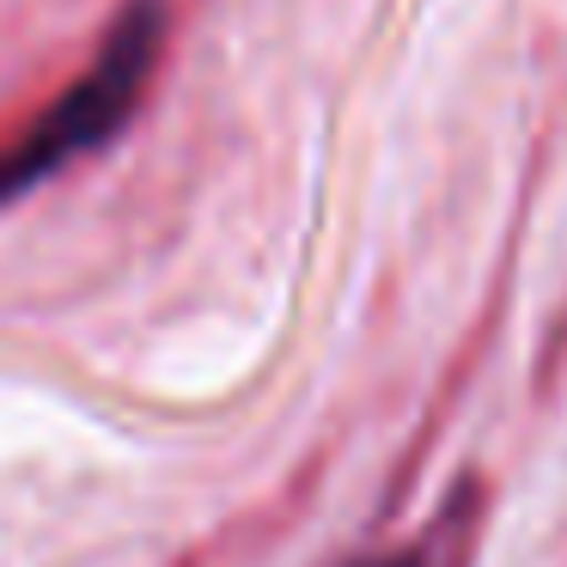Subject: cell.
<instances>
[{
  "label": "cell",
  "instance_id": "cell-1",
  "mask_svg": "<svg viewBox=\"0 0 567 567\" xmlns=\"http://www.w3.org/2000/svg\"><path fill=\"white\" fill-rule=\"evenodd\" d=\"M159 38H165L159 0L128 7L116 38L104 43V55L74 80V92H62L13 147H0V202L25 196L31 184H43L50 172H62L68 159H80L86 147H99L104 135L123 128V116L135 111V99L147 92L153 62H159Z\"/></svg>",
  "mask_w": 567,
  "mask_h": 567
},
{
  "label": "cell",
  "instance_id": "cell-2",
  "mask_svg": "<svg viewBox=\"0 0 567 567\" xmlns=\"http://www.w3.org/2000/svg\"><path fill=\"white\" fill-rule=\"evenodd\" d=\"M348 567H415L409 555H372V561H348Z\"/></svg>",
  "mask_w": 567,
  "mask_h": 567
}]
</instances>
